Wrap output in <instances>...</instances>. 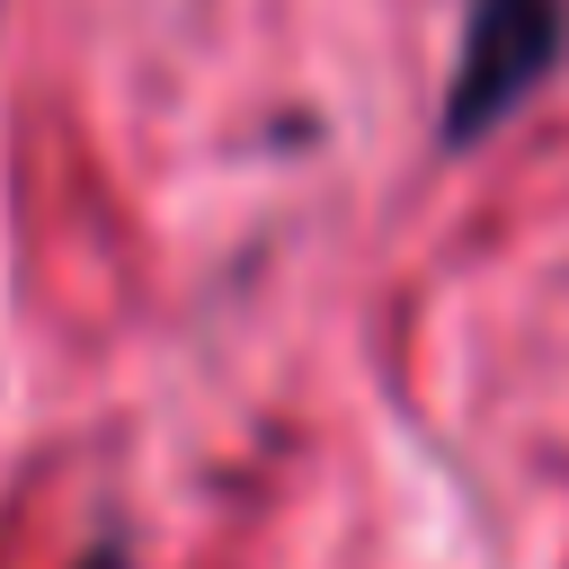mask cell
I'll return each mask as SVG.
<instances>
[{"label":"cell","instance_id":"cell-1","mask_svg":"<svg viewBox=\"0 0 569 569\" xmlns=\"http://www.w3.org/2000/svg\"><path fill=\"white\" fill-rule=\"evenodd\" d=\"M569 44V0H471L462 9V44H453V80H445V151H471L480 133H498L560 62Z\"/></svg>","mask_w":569,"mask_h":569},{"label":"cell","instance_id":"cell-2","mask_svg":"<svg viewBox=\"0 0 569 569\" xmlns=\"http://www.w3.org/2000/svg\"><path fill=\"white\" fill-rule=\"evenodd\" d=\"M80 569H124V551H116V542H98V551H89Z\"/></svg>","mask_w":569,"mask_h":569}]
</instances>
